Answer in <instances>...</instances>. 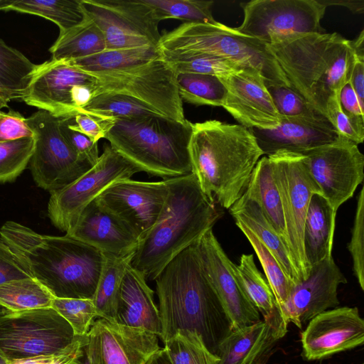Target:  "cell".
<instances>
[{"mask_svg": "<svg viewBox=\"0 0 364 364\" xmlns=\"http://www.w3.org/2000/svg\"><path fill=\"white\" fill-rule=\"evenodd\" d=\"M198 241L174 257L155 278L164 343L178 331L197 333L217 355L233 331L200 259Z\"/></svg>", "mask_w": 364, "mask_h": 364, "instance_id": "obj_1", "label": "cell"}, {"mask_svg": "<svg viewBox=\"0 0 364 364\" xmlns=\"http://www.w3.org/2000/svg\"><path fill=\"white\" fill-rule=\"evenodd\" d=\"M0 237L54 297L92 299L105 263L100 250L66 234L41 235L14 221L1 226Z\"/></svg>", "mask_w": 364, "mask_h": 364, "instance_id": "obj_2", "label": "cell"}, {"mask_svg": "<svg viewBox=\"0 0 364 364\" xmlns=\"http://www.w3.org/2000/svg\"><path fill=\"white\" fill-rule=\"evenodd\" d=\"M188 150L201 190L226 209L242 196L264 156L251 129L216 119L193 124Z\"/></svg>", "mask_w": 364, "mask_h": 364, "instance_id": "obj_3", "label": "cell"}, {"mask_svg": "<svg viewBox=\"0 0 364 364\" xmlns=\"http://www.w3.org/2000/svg\"><path fill=\"white\" fill-rule=\"evenodd\" d=\"M165 181L168 192L164 206L130 263L152 280L174 257L211 230L221 215L193 173Z\"/></svg>", "mask_w": 364, "mask_h": 364, "instance_id": "obj_4", "label": "cell"}, {"mask_svg": "<svg viewBox=\"0 0 364 364\" xmlns=\"http://www.w3.org/2000/svg\"><path fill=\"white\" fill-rule=\"evenodd\" d=\"M267 47L290 88L326 117L329 99L349 80L355 59L352 41L336 32L305 33L279 38Z\"/></svg>", "mask_w": 364, "mask_h": 364, "instance_id": "obj_5", "label": "cell"}, {"mask_svg": "<svg viewBox=\"0 0 364 364\" xmlns=\"http://www.w3.org/2000/svg\"><path fill=\"white\" fill-rule=\"evenodd\" d=\"M193 123L161 114L115 119L105 139L125 159L149 176L164 180L192 173L189 144Z\"/></svg>", "mask_w": 364, "mask_h": 364, "instance_id": "obj_6", "label": "cell"}, {"mask_svg": "<svg viewBox=\"0 0 364 364\" xmlns=\"http://www.w3.org/2000/svg\"><path fill=\"white\" fill-rule=\"evenodd\" d=\"M267 46L220 22L183 23L161 35L158 48L161 53L220 57L242 68L257 70L265 79L267 86L289 87L284 73Z\"/></svg>", "mask_w": 364, "mask_h": 364, "instance_id": "obj_7", "label": "cell"}, {"mask_svg": "<svg viewBox=\"0 0 364 364\" xmlns=\"http://www.w3.org/2000/svg\"><path fill=\"white\" fill-rule=\"evenodd\" d=\"M279 191L287 232V251L299 282L309 274L304 247V229L309 202L320 191L307 171L304 156L279 151L267 156Z\"/></svg>", "mask_w": 364, "mask_h": 364, "instance_id": "obj_8", "label": "cell"}, {"mask_svg": "<svg viewBox=\"0 0 364 364\" xmlns=\"http://www.w3.org/2000/svg\"><path fill=\"white\" fill-rule=\"evenodd\" d=\"M69 323L51 307L0 318V351L9 361L53 355L76 338Z\"/></svg>", "mask_w": 364, "mask_h": 364, "instance_id": "obj_9", "label": "cell"}, {"mask_svg": "<svg viewBox=\"0 0 364 364\" xmlns=\"http://www.w3.org/2000/svg\"><path fill=\"white\" fill-rule=\"evenodd\" d=\"M93 75L97 79L95 96L100 93L125 95L166 117L180 122L186 119L177 73L161 57L136 67Z\"/></svg>", "mask_w": 364, "mask_h": 364, "instance_id": "obj_10", "label": "cell"}, {"mask_svg": "<svg viewBox=\"0 0 364 364\" xmlns=\"http://www.w3.org/2000/svg\"><path fill=\"white\" fill-rule=\"evenodd\" d=\"M60 119L43 109L26 118L35 138L29 163L31 174L37 186L50 193L71 183L92 166L63 138Z\"/></svg>", "mask_w": 364, "mask_h": 364, "instance_id": "obj_11", "label": "cell"}, {"mask_svg": "<svg viewBox=\"0 0 364 364\" xmlns=\"http://www.w3.org/2000/svg\"><path fill=\"white\" fill-rule=\"evenodd\" d=\"M97 90L95 75L69 61L50 60L38 65L22 100L57 117L67 118L82 112Z\"/></svg>", "mask_w": 364, "mask_h": 364, "instance_id": "obj_12", "label": "cell"}, {"mask_svg": "<svg viewBox=\"0 0 364 364\" xmlns=\"http://www.w3.org/2000/svg\"><path fill=\"white\" fill-rule=\"evenodd\" d=\"M141 170L105 145L97 162L68 186L50 193L48 215L55 227L67 232L87 205L112 183L130 178Z\"/></svg>", "mask_w": 364, "mask_h": 364, "instance_id": "obj_13", "label": "cell"}, {"mask_svg": "<svg viewBox=\"0 0 364 364\" xmlns=\"http://www.w3.org/2000/svg\"><path fill=\"white\" fill-rule=\"evenodd\" d=\"M240 6L243 21L234 28L266 44L293 34L324 33L326 6L318 0H252Z\"/></svg>", "mask_w": 364, "mask_h": 364, "instance_id": "obj_14", "label": "cell"}, {"mask_svg": "<svg viewBox=\"0 0 364 364\" xmlns=\"http://www.w3.org/2000/svg\"><path fill=\"white\" fill-rule=\"evenodd\" d=\"M310 177L335 213L364 178V156L358 144L338 135L333 142L301 153Z\"/></svg>", "mask_w": 364, "mask_h": 364, "instance_id": "obj_15", "label": "cell"}, {"mask_svg": "<svg viewBox=\"0 0 364 364\" xmlns=\"http://www.w3.org/2000/svg\"><path fill=\"white\" fill-rule=\"evenodd\" d=\"M102 32L106 50L158 47L159 21L142 0H80Z\"/></svg>", "mask_w": 364, "mask_h": 364, "instance_id": "obj_16", "label": "cell"}, {"mask_svg": "<svg viewBox=\"0 0 364 364\" xmlns=\"http://www.w3.org/2000/svg\"><path fill=\"white\" fill-rule=\"evenodd\" d=\"M168 192L165 180L146 182L127 178L112 183L96 198L124 222L141 241L154 225Z\"/></svg>", "mask_w": 364, "mask_h": 364, "instance_id": "obj_17", "label": "cell"}, {"mask_svg": "<svg viewBox=\"0 0 364 364\" xmlns=\"http://www.w3.org/2000/svg\"><path fill=\"white\" fill-rule=\"evenodd\" d=\"M158 336L100 318L87 334L90 364H146L159 349Z\"/></svg>", "mask_w": 364, "mask_h": 364, "instance_id": "obj_18", "label": "cell"}, {"mask_svg": "<svg viewBox=\"0 0 364 364\" xmlns=\"http://www.w3.org/2000/svg\"><path fill=\"white\" fill-rule=\"evenodd\" d=\"M219 78L226 90L222 107L240 125L248 129L272 130L281 124L282 117L259 71L245 68Z\"/></svg>", "mask_w": 364, "mask_h": 364, "instance_id": "obj_19", "label": "cell"}, {"mask_svg": "<svg viewBox=\"0 0 364 364\" xmlns=\"http://www.w3.org/2000/svg\"><path fill=\"white\" fill-rule=\"evenodd\" d=\"M301 341L304 360L324 359L363 345L364 321L357 307L326 310L309 321Z\"/></svg>", "mask_w": 364, "mask_h": 364, "instance_id": "obj_20", "label": "cell"}, {"mask_svg": "<svg viewBox=\"0 0 364 364\" xmlns=\"http://www.w3.org/2000/svg\"><path fill=\"white\" fill-rule=\"evenodd\" d=\"M200 259L206 276L215 291L233 330L259 322L258 310L248 299L232 269V262L224 252L212 229L198 241Z\"/></svg>", "mask_w": 364, "mask_h": 364, "instance_id": "obj_21", "label": "cell"}, {"mask_svg": "<svg viewBox=\"0 0 364 364\" xmlns=\"http://www.w3.org/2000/svg\"><path fill=\"white\" fill-rule=\"evenodd\" d=\"M347 279L333 257L311 267L309 276L294 284L287 299L279 309L288 325L291 322L301 328L303 324L328 309L339 305L338 287Z\"/></svg>", "mask_w": 364, "mask_h": 364, "instance_id": "obj_22", "label": "cell"}, {"mask_svg": "<svg viewBox=\"0 0 364 364\" xmlns=\"http://www.w3.org/2000/svg\"><path fill=\"white\" fill-rule=\"evenodd\" d=\"M66 235L98 249L104 255L117 257L134 252L140 242L133 230L102 206L96 198L85 206Z\"/></svg>", "mask_w": 364, "mask_h": 364, "instance_id": "obj_23", "label": "cell"}, {"mask_svg": "<svg viewBox=\"0 0 364 364\" xmlns=\"http://www.w3.org/2000/svg\"><path fill=\"white\" fill-rule=\"evenodd\" d=\"M276 129H251L264 155L279 151L301 154L334 141L338 136L325 116L317 117H282Z\"/></svg>", "mask_w": 364, "mask_h": 364, "instance_id": "obj_24", "label": "cell"}, {"mask_svg": "<svg viewBox=\"0 0 364 364\" xmlns=\"http://www.w3.org/2000/svg\"><path fill=\"white\" fill-rule=\"evenodd\" d=\"M117 323L150 331L159 338L161 323L154 291L145 277L129 264L119 290L115 320Z\"/></svg>", "mask_w": 364, "mask_h": 364, "instance_id": "obj_25", "label": "cell"}, {"mask_svg": "<svg viewBox=\"0 0 364 364\" xmlns=\"http://www.w3.org/2000/svg\"><path fill=\"white\" fill-rule=\"evenodd\" d=\"M232 272L244 292L262 314L264 321L273 330L279 340L287 332V324L284 321L276 304L270 287L257 269L252 254L242 255L240 263H232Z\"/></svg>", "mask_w": 364, "mask_h": 364, "instance_id": "obj_26", "label": "cell"}, {"mask_svg": "<svg viewBox=\"0 0 364 364\" xmlns=\"http://www.w3.org/2000/svg\"><path fill=\"white\" fill-rule=\"evenodd\" d=\"M277 341L263 320L233 330L220 344L218 364H258Z\"/></svg>", "mask_w": 364, "mask_h": 364, "instance_id": "obj_27", "label": "cell"}, {"mask_svg": "<svg viewBox=\"0 0 364 364\" xmlns=\"http://www.w3.org/2000/svg\"><path fill=\"white\" fill-rule=\"evenodd\" d=\"M336 213L321 195H312L304 223V247L308 264L332 257Z\"/></svg>", "mask_w": 364, "mask_h": 364, "instance_id": "obj_28", "label": "cell"}, {"mask_svg": "<svg viewBox=\"0 0 364 364\" xmlns=\"http://www.w3.org/2000/svg\"><path fill=\"white\" fill-rule=\"evenodd\" d=\"M228 210L235 220L242 223L266 246L287 277L294 284L299 282L283 241L258 205L242 194Z\"/></svg>", "mask_w": 364, "mask_h": 364, "instance_id": "obj_29", "label": "cell"}, {"mask_svg": "<svg viewBox=\"0 0 364 364\" xmlns=\"http://www.w3.org/2000/svg\"><path fill=\"white\" fill-rule=\"evenodd\" d=\"M243 194L258 205L287 250L282 201L267 156L260 158L257 163Z\"/></svg>", "mask_w": 364, "mask_h": 364, "instance_id": "obj_30", "label": "cell"}, {"mask_svg": "<svg viewBox=\"0 0 364 364\" xmlns=\"http://www.w3.org/2000/svg\"><path fill=\"white\" fill-rule=\"evenodd\" d=\"M105 50L102 32L87 16L82 23L59 34L49 49L53 60L85 58Z\"/></svg>", "mask_w": 364, "mask_h": 364, "instance_id": "obj_31", "label": "cell"}, {"mask_svg": "<svg viewBox=\"0 0 364 364\" xmlns=\"http://www.w3.org/2000/svg\"><path fill=\"white\" fill-rule=\"evenodd\" d=\"M161 57L158 47L105 50L90 57L67 60L92 75L136 67Z\"/></svg>", "mask_w": 364, "mask_h": 364, "instance_id": "obj_32", "label": "cell"}, {"mask_svg": "<svg viewBox=\"0 0 364 364\" xmlns=\"http://www.w3.org/2000/svg\"><path fill=\"white\" fill-rule=\"evenodd\" d=\"M38 65L0 38V88L11 100L26 96Z\"/></svg>", "mask_w": 364, "mask_h": 364, "instance_id": "obj_33", "label": "cell"}, {"mask_svg": "<svg viewBox=\"0 0 364 364\" xmlns=\"http://www.w3.org/2000/svg\"><path fill=\"white\" fill-rule=\"evenodd\" d=\"M37 15L55 23L60 34L82 23L87 18L80 0H14L6 11Z\"/></svg>", "mask_w": 364, "mask_h": 364, "instance_id": "obj_34", "label": "cell"}, {"mask_svg": "<svg viewBox=\"0 0 364 364\" xmlns=\"http://www.w3.org/2000/svg\"><path fill=\"white\" fill-rule=\"evenodd\" d=\"M134 252L121 257L104 255L105 263L92 298L100 318L115 322L119 287Z\"/></svg>", "mask_w": 364, "mask_h": 364, "instance_id": "obj_35", "label": "cell"}, {"mask_svg": "<svg viewBox=\"0 0 364 364\" xmlns=\"http://www.w3.org/2000/svg\"><path fill=\"white\" fill-rule=\"evenodd\" d=\"M53 299L49 290L33 277L0 285V304L12 312L50 307Z\"/></svg>", "mask_w": 364, "mask_h": 364, "instance_id": "obj_36", "label": "cell"}, {"mask_svg": "<svg viewBox=\"0 0 364 364\" xmlns=\"http://www.w3.org/2000/svg\"><path fill=\"white\" fill-rule=\"evenodd\" d=\"M176 81L182 100L197 106L222 107L226 90L219 77L199 73H178Z\"/></svg>", "mask_w": 364, "mask_h": 364, "instance_id": "obj_37", "label": "cell"}, {"mask_svg": "<svg viewBox=\"0 0 364 364\" xmlns=\"http://www.w3.org/2000/svg\"><path fill=\"white\" fill-rule=\"evenodd\" d=\"M148 5L158 21L179 19L185 23H218L213 16V1L198 0H142Z\"/></svg>", "mask_w": 364, "mask_h": 364, "instance_id": "obj_38", "label": "cell"}, {"mask_svg": "<svg viewBox=\"0 0 364 364\" xmlns=\"http://www.w3.org/2000/svg\"><path fill=\"white\" fill-rule=\"evenodd\" d=\"M164 344L172 364H218L220 361L194 331H178Z\"/></svg>", "mask_w": 364, "mask_h": 364, "instance_id": "obj_39", "label": "cell"}, {"mask_svg": "<svg viewBox=\"0 0 364 364\" xmlns=\"http://www.w3.org/2000/svg\"><path fill=\"white\" fill-rule=\"evenodd\" d=\"M235 222L255 250L279 310L287 299L294 283L287 277L277 259L258 237L242 223Z\"/></svg>", "mask_w": 364, "mask_h": 364, "instance_id": "obj_40", "label": "cell"}, {"mask_svg": "<svg viewBox=\"0 0 364 364\" xmlns=\"http://www.w3.org/2000/svg\"><path fill=\"white\" fill-rule=\"evenodd\" d=\"M82 112L114 119H135L151 114H160L135 98L113 93L97 95L82 109Z\"/></svg>", "mask_w": 364, "mask_h": 364, "instance_id": "obj_41", "label": "cell"}, {"mask_svg": "<svg viewBox=\"0 0 364 364\" xmlns=\"http://www.w3.org/2000/svg\"><path fill=\"white\" fill-rule=\"evenodd\" d=\"M161 58L169 63L177 73H199L223 77L237 73L242 68L228 60L205 54L161 53Z\"/></svg>", "mask_w": 364, "mask_h": 364, "instance_id": "obj_42", "label": "cell"}, {"mask_svg": "<svg viewBox=\"0 0 364 364\" xmlns=\"http://www.w3.org/2000/svg\"><path fill=\"white\" fill-rule=\"evenodd\" d=\"M34 146V136L0 142V183L14 181L26 168Z\"/></svg>", "mask_w": 364, "mask_h": 364, "instance_id": "obj_43", "label": "cell"}, {"mask_svg": "<svg viewBox=\"0 0 364 364\" xmlns=\"http://www.w3.org/2000/svg\"><path fill=\"white\" fill-rule=\"evenodd\" d=\"M50 307L69 323L77 336L87 335L98 316L92 299L54 297Z\"/></svg>", "mask_w": 364, "mask_h": 364, "instance_id": "obj_44", "label": "cell"}, {"mask_svg": "<svg viewBox=\"0 0 364 364\" xmlns=\"http://www.w3.org/2000/svg\"><path fill=\"white\" fill-rule=\"evenodd\" d=\"M364 188L357 198L356 210L351 230V238L347 245L353 260V273L360 289L364 290Z\"/></svg>", "mask_w": 364, "mask_h": 364, "instance_id": "obj_45", "label": "cell"}, {"mask_svg": "<svg viewBox=\"0 0 364 364\" xmlns=\"http://www.w3.org/2000/svg\"><path fill=\"white\" fill-rule=\"evenodd\" d=\"M282 117H317L324 116L310 106L289 87L267 86Z\"/></svg>", "mask_w": 364, "mask_h": 364, "instance_id": "obj_46", "label": "cell"}, {"mask_svg": "<svg viewBox=\"0 0 364 364\" xmlns=\"http://www.w3.org/2000/svg\"><path fill=\"white\" fill-rule=\"evenodd\" d=\"M66 119L71 129L85 134L95 142L105 138L115 120L114 118L87 112H79Z\"/></svg>", "mask_w": 364, "mask_h": 364, "instance_id": "obj_47", "label": "cell"}, {"mask_svg": "<svg viewBox=\"0 0 364 364\" xmlns=\"http://www.w3.org/2000/svg\"><path fill=\"white\" fill-rule=\"evenodd\" d=\"M339 94L331 97L326 107V117L338 135L358 145L364 139V125L354 122L343 112L338 99Z\"/></svg>", "mask_w": 364, "mask_h": 364, "instance_id": "obj_48", "label": "cell"}, {"mask_svg": "<svg viewBox=\"0 0 364 364\" xmlns=\"http://www.w3.org/2000/svg\"><path fill=\"white\" fill-rule=\"evenodd\" d=\"M60 130L63 138L77 155L87 159L92 166L97 162L100 157L97 142L71 129L66 118H61Z\"/></svg>", "mask_w": 364, "mask_h": 364, "instance_id": "obj_49", "label": "cell"}, {"mask_svg": "<svg viewBox=\"0 0 364 364\" xmlns=\"http://www.w3.org/2000/svg\"><path fill=\"white\" fill-rule=\"evenodd\" d=\"M34 136V133L20 112L10 109L0 110V142Z\"/></svg>", "mask_w": 364, "mask_h": 364, "instance_id": "obj_50", "label": "cell"}, {"mask_svg": "<svg viewBox=\"0 0 364 364\" xmlns=\"http://www.w3.org/2000/svg\"><path fill=\"white\" fill-rule=\"evenodd\" d=\"M31 277L16 254L0 237V285Z\"/></svg>", "mask_w": 364, "mask_h": 364, "instance_id": "obj_51", "label": "cell"}, {"mask_svg": "<svg viewBox=\"0 0 364 364\" xmlns=\"http://www.w3.org/2000/svg\"><path fill=\"white\" fill-rule=\"evenodd\" d=\"M338 99L345 115L354 122L364 125V109L361 107L349 80L341 87Z\"/></svg>", "mask_w": 364, "mask_h": 364, "instance_id": "obj_52", "label": "cell"}, {"mask_svg": "<svg viewBox=\"0 0 364 364\" xmlns=\"http://www.w3.org/2000/svg\"><path fill=\"white\" fill-rule=\"evenodd\" d=\"M355 54L349 82L355 92L359 103L364 109V55Z\"/></svg>", "mask_w": 364, "mask_h": 364, "instance_id": "obj_53", "label": "cell"}, {"mask_svg": "<svg viewBox=\"0 0 364 364\" xmlns=\"http://www.w3.org/2000/svg\"><path fill=\"white\" fill-rule=\"evenodd\" d=\"M326 7L328 6H342L348 8L353 13L363 14L364 11L363 0H318Z\"/></svg>", "mask_w": 364, "mask_h": 364, "instance_id": "obj_54", "label": "cell"}, {"mask_svg": "<svg viewBox=\"0 0 364 364\" xmlns=\"http://www.w3.org/2000/svg\"><path fill=\"white\" fill-rule=\"evenodd\" d=\"M53 357L54 354L16 359L9 361L7 364H52Z\"/></svg>", "mask_w": 364, "mask_h": 364, "instance_id": "obj_55", "label": "cell"}, {"mask_svg": "<svg viewBox=\"0 0 364 364\" xmlns=\"http://www.w3.org/2000/svg\"><path fill=\"white\" fill-rule=\"evenodd\" d=\"M146 364H172L166 350L164 348L159 349L147 360Z\"/></svg>", "mask_w": 364, "mask_h": 364, "instance_id": "obj_56", "label": "cell"}, {"mask_svg": "<svg viewBox=\"0 0 364 364\" xmlns=\"http://www.w3.org/2000/svg\"><path fill=\"white\" fill-rule=\"evenodd\" d=\"M85 345L86 343L85 344L80 355L77 358H75L70 364H90L87 355Z\"/></svg>", "mask_w": 364, "mask_h": 364, "instance_id": "obj_57", "label": "cell"}, {"mask_svg": "<svg viewBox=\"0 0 364 364\" xmlns=\"http://www.w3.org/2000/svg\"><path fill=\"white\" fill-rule=\"evenodd\" d=\"M11 311L0 304V318L10 313ZM9 362L0 351V364H7Z\"/></svg>", "mask_w": 364, "mask_h": 364, "instance_id": "obj_58", "label": "cell"}, {"mask_svg": "<svg viewBox=\"0 0 364 364\" xmlns=\"http://www.w3.org/2000/svg\"><path fill=\"white\" fill-rule=\"evenodd\" d=\"M10 101L9 97L0 88V110L4 107H8Z\"/></svg>", "mask_w": 364, "mask_h": 364, "instance_id": "obj_59", "label": "cell"}, {"mask_svg": "<svg viewBox=\"0 0 364 364\" xmlns=\"http://www.w3.org/2000/svg\"><path fill=\"white\" fill-rule=\"evenodd\" d=\"M14 0H0V11H6V9L14 2Z\"/></svg>", "mask_w": 364, "mask_h": 364, "instance_id": "obj_60", "label": "cell"}]
</instances>
